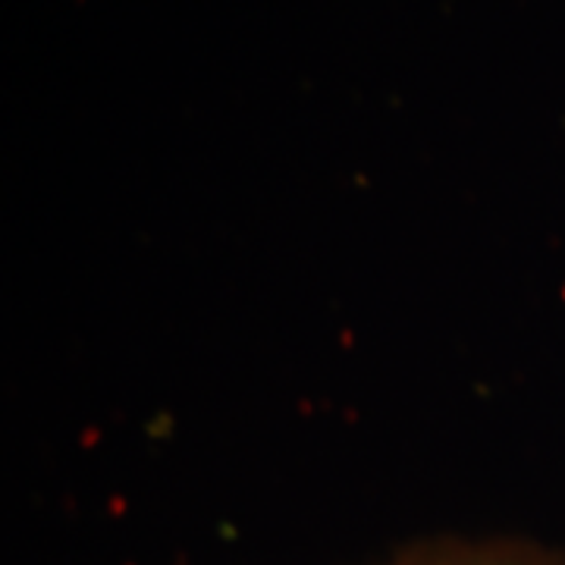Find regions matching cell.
I'll list each match as a JSON object with an SVG mask.
<instances>
[{
	"label": "cell",
	"mask_w": 565,
	"mask_h": 565,
	"mask_svg": "<svg viewBox=\"0 0 565 565\" xmlns=\"http://www.w3.org/2000/svg\"><path fill=\"white\" fill-rule=\"evenodd\" d=\"M374 565H565L563 553L522 537H424Z\"/></svg>",
	"instance_id": "obj_1"
}]
</instances>
